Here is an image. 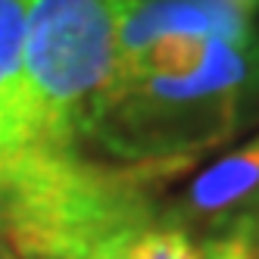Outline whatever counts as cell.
I'll return each mask as SVG.
<instances>
[{
	"label": "cell",
	"mask_w": 259,
	"mask_h": 259,
	"mask_svg": "<svg viewBox=\"0 0 259 259\" xmlns=\"http://www.w3.org/2000/svg\"><path fill=\"white\" fill-rule=\"evenodd\" d=\"M181 159H91L41 150L0 184V237L16 259H119L162 222L159 184Z\"/></svg>",
	"instance_id": "cell-1"
},
{
	"label": "cell",
	"mask_w": 259,
	"mask_h": 259,
	"mask_svg": "<svg viewBox=\"0 0 259 259\" xmlns=\"http://www.w3.org/2000/svg\"><path fill=\"white\" fill-rule=\"evenodd\" d=\"M200 259H259V200L200 237Z\"/></svg>",
	"instance_id": "cell-7"
},
{
	"label": "cell",
	"mask_w": 259,
	"mask_h": 259,
	"mask_svg": "<svg viewBox=\"0 0 259 259\" xmlns=\"http://www.w3.org/2000/svg\"><path fill=\"white\" fill-rule=\"evenodd\" d=\"M259 200V135L240 150L225 153L209 169H203L184 194L162 209V222L188 231L194 240L206 237L228 219L244 212Z\"/></svg>",
	"instance_id": "cell-4"
},
{
	"label": "cell",
	"mask_w": 259,
	"mask_h": 259,
	"mask_svg": "<svg viewBox=\"0 0 259 259\" xmlns=\"http://www.w3.org/2000/svg\"><path fill=\"white\" fill-rule=\"evenodd\" d=\"M215 4L234 10L237 16H244V19H256V13H259V0H215Z\"/></svg>",
	"instance_id": "cell-9"
},
{
	"label": "cell",
	"mask_w": 259,
	"mask_h": 259,
	"mask_svg": "<svg viewBox=\"0 0 259 259\" xmlns=\"http://www.w3.org/2000/svg\"><path fill=\"white\" fill-rule=\"evenodd\" d=\"M0 259H16V253L10 250V244H7L4 237H0Z\"/></svg>",
	"instance_id": "cell-10"
},
{
	"label": "cell",
	"mask_w": 259,
	"mask_h": 259,
	"mask_svg": "<svg viewBox=\"0 0 259 259\" xmlns=\"http://www.w3.org/2000/svg\"><path fill=\"white\" fill-rule=\"evenodd\" d=\"M119 259H200V247L188 231L159 222V225L141 231L122 250Z\"/></svg>",
	"instance_id": "cell-8"
},
{
	"label": "cell",
	"mask_w": 259,
	"mask_h": 259,
	"mask_svg": "<svg viewBox=\"0 0 259 259\" xmlns=\"http://www.w3.org/2000/svg\"><path fill=\"white\" fill-rule=\"evenodd\" d=\"M259 122V31L212 38L178 78H116L97 103L88 144L122 162L181 159Z\"/></svg>",
	"instance_id": "cell-2"
},
{
	"label": "cell",
	"mask_w": 259,
	"mask_h": 259,
	"mask_svg": "<svg viewBox=\"0 0 259 259\" xmlns=\"http://www.w3.org/2000/svg\"><path fill=\"white\" fill-rule=\"evenodd\" d=\"M247 31H253V19L215 0H132L119 31V63L175 34L237 41Z\"/></svg>",
	"instance_id": "cell-5"
},
{
	"label": "cell",
	"mask_w": 259,
	"mask_h": 259,
	"mask_svg": "<svg viewBox=\"0 0 259 259\" xmlns=\"http://www.w3.org/2000/svg\"><path fill=\"white\" fill-rule=\"evenodd\" d=\"M132 0H31L19 122L34 150H81L97 103L119 72Z\"/></svg>",
	"instance_id": "cell-3"
},
{
	"label": "cell",
	"mask_w": 259,
	"mask_h": 259,
	"mask_svg": "<svg viewBox=\"0 0 259 259\" xmlns=\"http://www.w3.org/2000/svg\"><path fill=\"white\" fill-rule=\"evenodd\" d=\"M28 10L31 0H0V125L22 147L34 150L19 122V78H22Z\"/></svg>",
	"instance_id": "cell-6"
}]
</instances>
